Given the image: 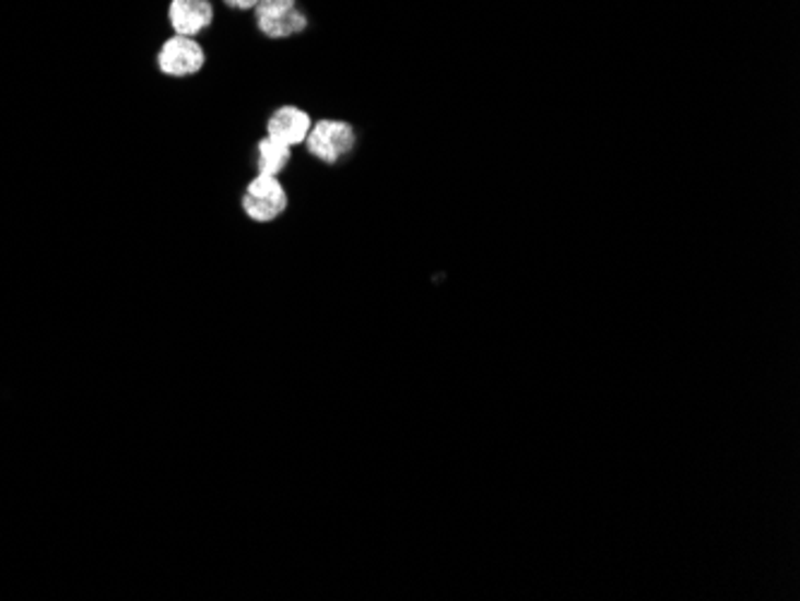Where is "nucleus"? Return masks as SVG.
Here are the masks:
<instances>
[{"label":"nucleus","instance_id":"obj_1","mask_svg":"<svg viewBox=\"0 0 800 601\" xmlns=\"http://www.w3.org/2000/svg\"><path fill=\"white\" fill-rule=\"evenodd\" d=\"M307 152L317 161L327 166H336L345 161L357 146V132L350 122L339 118H323L319 122H311V130L307 134Z\"/></svg>","mask_w":800,"mask_h":601},{"label":"nucleus","instance_id":"obj_2","mask_svg":"<svg viewBox=\"0 0 800 601\" xmlns=\"http://www.w3.org/2000/svg\"><path fill=\"white\" fill-rule=\"evenodd\" d=\"M252 12L257 30L273 42L293 39L309 24L307 12L299 8L297 0H259Z\"/></svg>","mask_w":800,"mask_h":601},{"label":"nucleus","instance_id":"obj_3","mask_svg":"<svg viewBox=\"0 0 800 601\" xmlns=\"http://www.w3.org/2000/svg\"><path fill=\"white\" fill-rule=\"evenodd\" d=\"M291 199H287V190L279 180V175H257L255 180H249L243 195V211L249 221L255 223H271L281 219Z\"/></svg>","mask_w":800,"mask_h":601},{"label":"nucleus","instance_id":"obj_4","mask_svg":"<svg viewBox=\"0 0 800 601\" xmlns=\"http://www.w3.org/2000/svg\"><path fill=\"white\" fill-rule=\"evenodd\" d=\"M156 66L161 74H166V78L173 80L195 78V74L202 72L207 66V51L195 36L173 34L170 39L161 44L156 54Z\"/></svg>","mask_w":800,"mask_h":601},{"label":"nucleus","instance_id":"obj_5","mask_svg":"<svg viewBox=\"0 0 800 601\" xmlns=\"http://www.w3.org/2000/svg\"><path fill=\"white\" fill-rule=\"evenodd\" d=\"M168 24L173 34L197 39L214 24V5H211V0H170Z\"/></svg>","mask_w":800,"mask_h":601},{"label":"nucleus","instance_id":"obj_6","mask_svg":"<svg viewBox=\"0 0 800 601\" xmlns=\"http://www.w3.org/2000/svg\"><path fill=\"white\" fill-rule=\"evenodd\" d=\"M311 116L299 106H281L267 118V137L277 140L285 146L305 144L307 134L311 130Z\"/></svg>","mask_w":800,"mask_h":601},{"label":"nucleus","instance_id":"obj_7","mask_svg":"<svg viewBox=\"0 0 800 601\" xmlns=\"http://www.w3.org/2000/svg\"><path fill=\"white\" fill-rule=\"evenodd\" d=\"M293 149L285 146L271 137H264L257 144V173L259 175H281L287 166H291Z\"/></svg>","mask_w":800,"mask_h":601},{"label":"nucleus","instance_id":"obj_8","mask_svg":"<svg viewBox=\"0 0 800 601\" xmlns=\"http://www.w3.org/2000/svg\"><path fill=\"white\" fill-rule=\"evenodd\" d=\"M228 8L233 10H255V5L259 3V0H223Z\"/></svg>","mask_w":800,"mask_h":601}]
</instances>
